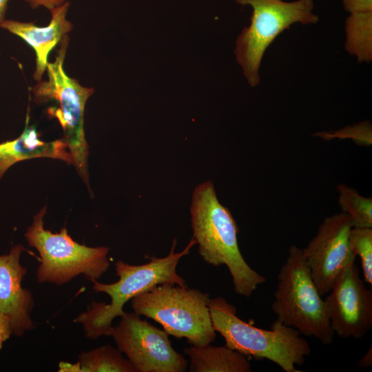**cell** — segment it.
Wrapping results in <instances>:
<instances>
[{
	"label": "cell",
	"instance_id": "5bb4252c",
	"mask_svg": "<svg viewBox=\"0 0 372 372\" xmlns=\"http://www.w3.org/2000/svg\"><path fill=\"white\" fill-rule=\"evenodd\" d=\"M37 158L59 159L72 164L67 144L62 139L45 142L34 127H25L16 138L0 143V180L18 162Z\"/></svg>",
	"mask_w": 372,
	"mask_h": 372
},
{
	"label": "cell",
	"instance_id": "8fae6325",
	"mask_svg": "<svg viewBox=\"0 0 372 372\" xmlns=\"http://www.w3.org/2000/svg\"><path fill=\"white\" fill-rule=\"evenodd\" d=\"M334 334L364 337L372 327V291L366 287L355 262L340 273L324 298Z\"/></svg>",
	"mask_w": 372,
	"mask_h": 372
},
{
	"label": "cell",
	"instance_id": "6da1fadb",
	"mask_svg": "<svg viewBox=\"0 0 372 372\" xmlns=\"http://www.w3.org/2000/svg\"><path fill=\"white\" fill-rule=\"evenodd\" d=\"M193 238L207 264L227 266L236 293L249 298L266 278L245 260L238 247V225L229 209L218 199L211 181L198 185L190 208Z\"/></svg>",
	"mask_w": 372,
	"mask_h": 372
},
{
	"label": "cell",
	"instance_id": "52a82bcc",
	"mask_svg": "<svg viewBox=\"0 0 372 372\" xmlns=\"http://www.w3.org/2000/svg\"><path fill=\"white\" fill-rule=\"evenodd\" d=\"M45 213L46 207H43L34 215L25 234L29 245L34 247L41 257L37 280L61 285L80 274L92 282L99 279L110 267V249L79 244L68 234L65 227L59 233L45 229Z\"/></svg>",
	"mask_w": 372,
	"mask_h": 372
},
{
	"label": "cell",
	"instance_id": "7402d4cb",
	"mask_svg": "<svg viewBox=\"0 0 372 372\" xmlns=\"http://www.w3.org/2000/svg\"><path fill=\"white\" fill-rule=\"evenodd\" d=\"M12 333V327L10 318L0 311V349Z\"/></svg>",
	"mask_w": 372,
	"mask_h": 372
},
{
	"label": "cell",
	"instance_id": "30bf717a",
	"mask_svg": "<svg viewBox=\"0 0 372 372\" xmlns=\"http://www.w3.org/2000/svg\"><path fill=\"white\" fill-rule=\"evenodd\" d=\"M353 227L343 212L324 218L316 235L302 249L312 279L323 296L331 289L344 268L355 262L349 244V233Z\"/></svg>",
	"mask_w": 372,
	"mask_h": 372
},
{
	"label": "cell",
	"instance_id": "4fadbf2b",
	"mask_svg": "<svg viewBox=\"0 0 372 372\" xmlns=\"http://www.w3.org/2000/svg\"><path fill=\"white\" fill-rule=\"evenodd\" d=\"M69 2L50 10L51 20L45 27H38L33 23L5 20L1 28L23 39L34 50L36 68L34 79L41 81L48 63V55L51 50L72 29V24L66 19Z\"/></svg>",
	"mask_w": 372,
	"mask_h": 372
},
{
	"label": "cell",
	"instance_id": "e0dca14e",
	"mask_svg": "<svg viewBox=\"0 0 372 372\" xmlns=\"http://www.w3.org/2000/svg\"><path fill=\"white\" fill-rule=\"evenodd\" d=\"M79 372H135L122 353L110 345H104L79 355Z\"/></svg>",
	"mask_w": 372,
	"mask_h": 372
},
{
	"label": "cell",
	"instance_id": "44dd1931",
	"mask_svg": "<svg viewBox=\"0 0 372 372\" xmlns=\"http://www.w3.org/2000/svg\"><path fill=\"white\" fill-rule=\"evenodd\" d=\"M345 10L349 13L372 12V0H342Z\"/></svg>",
	"mask_w": 372,
	"mask_h": 372
},
{
	"label": "cell",
	"instance_id": "7a4b0ae2",
	"mask_svg": "<svg viewBox=\"0 0 372 372\" xmlns=\"http://www.w3.org/2000/svg\"><path fill=\"white\" fill-rule=\"evenodd\" d=\"M192 237L187 247L180 252H175L174 239L170 251L163 258L152 257L143 265H130L122 260L115 263L116 275L119 279L111 284L94 281L93 289L97 293H107L111 298L109 304L93 302L86 311L79 315L74 322L81 323L85 336L96 339L102 335L110 336L112 322L123 313V307L135 296L147 291L160 284L169 283L182 287L186 281L176 272L178 262L188 254L196 245Z\"/></svg>",
	"mask_w": 372,
	"mask_h": 372
},
{
	"label": "cell",
	"instance_id": "ac0fdd59",
	"mask_svg": "<svg viewBox=\"0 0 372 372\" xmlns=\"http://www.w3.org/2000/svg\"><path fill=\"white\" fill-rule=\"evenodd\" d=\"M337 190L342 212L350 218L353 227H372V198L363 196L343 183L337 186Z\"/></svg>",
	"mask_w": 372,
	"mask_h": 372
},
{
	"label": "cell",
	"instance_id": "d6986e66",
	"mask_svg": "<svg viewBox=\"0 0 372 372\" xmlns=\"http://www.w3.org/2000/svg\"><path fill=\"white\" fill-rule=\"evenodd\" d=\"M353 254L361 260L364 281L372 286V227H353L349 233Z\"/></svg>",
	"mask_w": 372,
	"mask_h": 372
},
{
	"label": "cell",
	"instance_id": "9c48e42d",
	"mask_svg": "<svg viewBox=\"0 0 372 372\" xmlns=\"http://www.w3.org/2000/svg\"><path fill=\"white\" fill-rule=\"evenodd\" d=\"M168 335L134 312H124L110 335L135 372H184L187 360L174 349Z\"/></svg>",
	"mask_w": 372,
	"mask_h": 372
},
{
	"label": "cell",
	"instance_id": "277c9868",
	"mask_svg": "<svg viewBox=\"0 0 372 372\" xmlns=\"http://www.w3.org/2000/svg\"><path fill=\"white\" fill-rule=\"evenodd\" d=\"M271 309L276 320L324 344L333 342L326 302L305 262L302 249L291 245L278 275Z\"/></svg>",
	"mask_w": 372,
	"mask_h": 372
},
{
	"label": "cell",
	"instance_id": "9a60e30c",
	"mask_svg": "<svg viewBox=\"0 0 372 372\" xmlns=\"http://www.w3.org/2000/svg\"><path fill=\"white\" fill-rule=\"evenodd\" d=\"M189 356L191 372H251L252 368L247 357L227 347L210 344L185 347Z\"/></svg>",
	"mask_w": 372,
	"mask_h": 372
},
{
	"label": "cell",
	"instance_id": "2e32d148",
	"mask_svg": "<svg viewBox=\"0 0 372 372\" xmlns=\"http://www.w3.org/2000/svg\"><path fill=\"white\" fill-rule=\"evenodd\" d=\"M345 49L360 63L372 59V12L350 13L345 21Z\"/></svg>",
	"mask_w": 372,
	"mask_h": 372
},
{
	"label": "cell",
	"instance_id": "603a6c76",
	"mask_svg": "<svg viewBox=\"0 0 372 372\" xmlns=\"http://www.w3.org/2000/svg\"><path fill=\"white\" fill-rule=\"evenodd\" d=\"M28 3L32 8H37L39 6H43L50 11L56 7L63 5L65 0H23Z\"/></svg>",
	"mask_w": 372,
	"mask_h": 372
},
{
	"label": "cell",
	"instance_id": "5b68a950",
	"mask_svg": "<svg viewBox=\"0 0 372 372\" xmlns=\"http://www.w3.org/2000/svg\"><path fill=\"white\" fill-rule=\"evenodd\" d=\"M209 300V293L164 283L134 297L131 305L134 313L153 319L168 335L201 347L211 344L216 336Z\"/></svg>",
	"mask_w": 372,
	"mask_h": 372
},
{
	"label": "cell",
	"instance_id": "7c38bea8",
	"mask_svg": "<svg viewBox=\"0 0 372 372\" xmlns=\"http://www.w3.org/2000/svg\"><path fill=\"white\" fill-rule=\"evenodd\" d=\"M24 251H28L21 244H17L8 254L0 256V311L10 318L16 336H21L33 327L30 317L34 304L32 295L21 286L27 272L20 263Z\"/></svg>",
	"mask_w": 372,
	"mask_h": 372
},
{
	"label": "cell",
	"instance_id": "cb8c5ba5",
	"mask_svg": "<svg viewBox=\"0 0 372 372\" xmlns=\"http://www.w3.org/2000/svg\"><path fill=\"white\" fill-rule=\"evenodd\" d=\"M371 363H372L371 348H370V350L358 362V366L359 367H368L371 365Z\"/></svg>",
	"mask_w": 372,
	"mask_h": 372
},
{
	"label": "cell",
	"instance_id": "ba28073f",
	"mask_svg": "<svg viewBox=\"0 0 372 372\" xmlns=\"http://www.w3.org/2000/svg\"><path fill=\"white\" fill-rule=\"evenodd\" d=\"M253 10L251 24L236 41L235 54L244 76L251 87L260 83L259 69L263 55L274 39L296 23L316 24L319 18L313 12V0H235Z\"/></svg>",
	"mask_w": 372,
	"mask_h": 372
},
{
	"label": "cell",
	"instance_id": "3957f363",
	"mask_svg": "<svg viewBox=\"0 0 372 372\" xmlns=\"http://www.w3.org/2000/svg\"><path fill=\"white\" fill-rule=\"evenodd\" d=\"M209 308L213 327L225 345L247 357L266 359L285 372H298L311 353L306 339L295 328L275 320L271 329L250 324L237 316L236 308L223 297L210 298Z\"/></svg>",
	"mask_w": 372,
	"mask_h": 372
},
{
	"label": "cell",
	"instance_id": "ffe728a7",
	"mask_svg": "<svg viewBox=\"0 0 372 372\" xmlns=\"http://www.w3.org/2000/svg\"><path fill=\"white\" fill-rule=\"evenodd\" d=\"M316 135L326 140L334 138L352 139L356 144L369 146L371 145V125L369 121L362 122L353 127H347L338 131L323 132Z\"/></svg>",
	"mask_w": 372,
	"mask_h": 372
},
{
	"label": "cell",
	"instance_id": "8992f818",
	"mask_svg": "<svg viewBox=\"0 0 372 372\" xmlns=\"http://www.w3.org/2000/svg\"><path fill=\"white\" fill-rule=\"evenodd\" d=\"M60 43L55 60L48 63V80L38 82L32 87V92L37 103L56 101L59 104V108H50L48 114L60 123L63 131L61 138L67 144L72 158V165L90 192L87 161L89 151L84 130V112L86 102L94 90L92 87L82 86L77 80L67 75L63 63L69 43L68 34Z\"/></svg>",
	"mask_w": 372,
	"mask_h": 372
},
{
	"label": "cell",
	"instance_id": "d4e9b609",
	"mask_svg": "<svg viewBox=\"0 0 372 372\" xmlns=\"http://www.w3.org/2000/svg\"><path fill=\"white\" fill-rule=\"evenodd\" d=\"M8 0H0V28L5 19Z\"/></svg>",
	"mask_w": 372,
	"mask_h": 372
}]
</instances>
